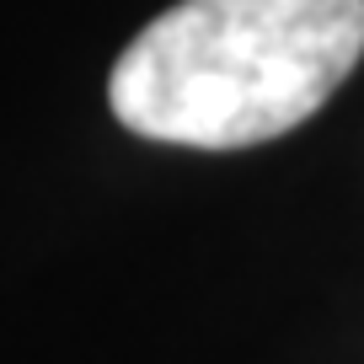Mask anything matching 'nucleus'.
<instances>
[{
    "mask_svg": "<svg viewBox=\"0 0 364 364\" xmlns=\"http://www.w3.org/2000/svg\"><path fill=\"white\" fill-rule=\"evenodd\" d=\"M364 54V0H182L107 75V107L139 139L247 150L300 129Z\"/></svg>",
    "mask_w": 364,
    "mask_h": 364,
    "instance_id": "nucleus-1",
    "label": "nucleus"
}]
</instances>
